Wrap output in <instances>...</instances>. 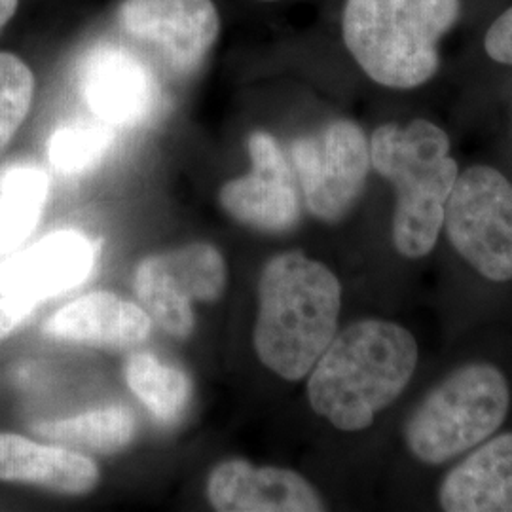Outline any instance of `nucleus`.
I'll return each instance as SVG.
<instances>
[{"instance_id": "23", "label": "nucleus", "mask_w": 512, "mask_h": 512, "mask_svg": "<svg viewBox=\"0 0 512 512\" xmlns=\"http://www.w3.org/2000/svg\"><path fill=\"white\" fill-rule=\"evenodd\" d=\"M37 304L0 294V340L10 336L33 313Z\"/></svg>"}, {"instance_id": "6", "label": "nucleus", "mask_w": 512, "mask_h": 512, "mask_svg": "<svg viewBox=\"0 0 512 512\" xmlns=\"http://www.w3.org/2000/svg\"><path fill=\"white\" fill-rule=\"evenodd\" d=\"M448 239L478 274L512 279V184L488 165L458 175L444 205Z\"/></svg>"}, {"instance_id": "16", "label": "nucleus", "mask_w": 512, "mask_h": 512, "mask_svg": "<svg viewBox=\"0 0 512 512\" xmlns=\"http://www.w3.org/2000/svg\"><path fill=\"white\" fill-rule=\"evenodd\" d=\"M439 501L448 512H512V433L461 461L442 482Z\"/></svg>"}, {"instance_id": "18", "label": "nucleus", "mask_w": 512, "mask_h": 512, "mask_svg": "<svg viewBox=\"0 0 512 512\" xmlns=\"http://www.w3.org/2000/svg\"><path fill=\"white\" fill-rule=\"evenodd\" d=\"M129 389L162 423L181 420L192 399V380L179 366L167 365L150 351H137L128 359Z\"/></svg>"}, {"instance_id": "7", "label": "nucleus", "mask_w": 512, "mask_h": 512, "mask_svg": "<svg viewBox=\"0 0 512 512\" xmlns=\"http://www.w3.org/2000/svg\"><path fill=\"white\" fill-rule=\"evenodd\" d=\"M226 285V264L217 247L192 243L145 258L135 272V293L152 323L175 338L196 325L194 302H217Z\"/></svg>"}, {"instance_id": "21", "label": "nucleus", "mask_w": 512, "mask_h": 512, "mask_svg": "<svg viewBox=\"0 0 512 512\" xmlns=\"http://www.w3.org/2000/svg\"><path fill=\"white\" fill-rule=\"evenodd\" d=\"M37 80L16 54L0 52V152L10 145L35 99Z\"/></svg>"}, {"instance_id": "25", "label": "nucleus", "mask_w": 512, "mask_h": 512, "mask_svg": "<svg viewBox=\"0 0 512 512\" xmlns=\"http://www.w3.org/2000/svg\"><path fill=\"white\" fill-rule=\"evenodd\" d=\"M260 2H277V0H260Z\"/></svg>"}, {"instance_id": "3", "label": "nucleus", "mask_w": 512, "mask_h": 512, "mask_svg": "<svg viewBox=\"0 0 512 512\" xmlns=\"http://www.w3.org/2000/svg\"><path fill=\"white\" fill-rule=\"evenodd\" d=\"M458 14L459 0H348L342 35L374 82L410 90L437 73L440 38Z\"/></svg>"}, {"instance_id": "22", "label": "nucleus", "mask_w": 512, "mask_h": 512, "mask_svg": "<svg viewBox=\"0 0 512 512\" xmlns=\"http://www.w3.org/2000/svg\"><path fill=\"white\" fill-rule=\"evenodd\" d=\"M488 55L503 65H512V8L495 19L484 40Z\"/></svg>"}, {"instance_id": "19", "label": "nucleus", "mask_w": 512, "mask_h": 512, "mask_svg": "<svg viewBox=\"0 0 512 512\" xmlns=\"http://www.w3.org/2000/svg\"><path fill=\"white\" fill-rule=\"evenodd\" d=\"M35 431L54 442L99 454H114L128 448L135 439L137 420L126 406H107L74 418L42 421Z\"/></svg>"}, {"instance_id": "10", "label": "nucleus", "mask_w": 512, "mask_h": 512, "mask_svg": "<svg viewBox=\"0 0 512 512\" xmlns=\"http://www.w3.org/2000/svg\"><path fill=\"white\" fill-rule=\"evenodd\" d=\"M78 86L93 116L114 129L145 126L160 109V84L143 57L101 42L82 57Z\"/></svg>"}, {"instance_id": "14", "label": "nucleus", "mask_w": 512, "mask_h": 512, "mask_svg": "<svg viewBox=\"0 0 512 512\" xmlns=\"http://www.w3.org/2000/svg\"><path fill=\"white\" fill-rule=\"evenodd\" d=\"M44 332L55 340L93 348L129 349L147 340L152 319L141 306L101 291L84 294L55 311Z\"/></svg>"}, {"instance_id": "24", "label": "nucleus", "mask_w": 512, "mask_h": 512, "mask_svg": "<svg viewBox=\"0 0 512 512\" xmlns=\"http://www.w3.org/2000/svg\"><path fill=\"white\" fill-rule=\"evenodd\" d=\"M19 0H0V33L18 12Z\"/></svg>"}, {"instance_id": "15", "label": "nucleus", "mask_w": 512, "mask_h": 512, "mask_svg": "<svg viewBox=\"0 0 512 512\" xmlns=\"http://www.w3.org/2000/svg\"><path fill=\"white\" fill-rule=\"evenodd\" d=\"M0 480L35 484L59 494L84 495L99 484V467L71 448L0 433Z\"/></svg>"}, {"instance_id": "5", "label": "nucleus", "mask_w": 512, "mask_h": 512, "mask_svg": "<svg viewBox=\"0 0 512 512\" xmlns=\"http://www.w3.org/2000/svg\"><path fill=\"white\" fill-rule=\"evenodd\" d=\"M511 389L499 368L467 365L435 387L408 421L404 437L416 458L439 465L494 435L507 418Z\"/></svg>"}, {"instance_id": "12", "label": "nucleus", "mask_w": 512, "mask_h": 512, "mask_svg": "<svg viewBox=\"0 0 512 512\" xmlns=\"http://www.w3.org/2000/svg\"><path fill=\"white\" fill-rule=\"evenodd\" d=\"M97 243L76 230H57L0 262V294L40 304L92 274Z\"/></svg>"}, {"instance_id": "17", "label": "nucleus", "mask_w": 512, "mask_h": 512, "mask_svg": "<svg viewBox=\"0 0 512 512\" xmlns=\"http://www.w3.org/2000/svg\"><path fill=\"white\" fill-rule=\"evenodd\" d=\"M50 194L48 173L35 164L0 167V258L37 228Z\"/></svg>"}, {"instance_id": "4", "label": "nucleus", "mask_w": 512, "mask_h": 512, "mask_svg": "<svg viewBox=\"0 0 512 512\" xmlns=\"http://www.w3.org/2000/svg\"><path fill=\"white\" fill-rule=\"evenodd\" d=\"M370 162L397 190L393 213L397 251L406 258L429 255L459 175L448 135L427 120H414L406 128L385 124L370 139Z\"/></svg>"}, {"instance_id": "11", "label": "nucleus", "mask_w": 512, "mask_h": 512, "mask_svg": "<svg viewBox=\"0 0 512 512\" xmlns=\"http://www.w3.org/2000/svg\"><path fill=\"white\" fill-rule=\"evenodd\" d=\"M251 171L222 186L220 205L234 219L264 232H287L300 219V202L291 165L274 137L251 133Z\"/></svg>"}, {"instance_id": "20", "label": "nucleus", "mask_w": 512, "mask_h": 512, "mask_svg": "<svg viewBox=\"0 0 512 512\" xmlns=\"http://www.w3.org/2000/svg\"><path fill=\"white\" fill-rule=\"evenodd\" d=\"M114 145V128L103 122H74L55 129L48 141V158L61 175L90 173Z\"/></svg>"}, {"instance_id": "1", "label": "nucleus", "mask_w": 512, "mask_h": 512, "mask_svg": "<svg viewBox=\"0 0 512 512\" xmlns=\"http://www.w3.org/2000/svg\"><path fill=\"white\" fill-rule=\"evenodd\" d=\"M418 342L384 319L353 323L334 336L308 382L311 408L336 429L363 431L395 403L414 376Z\"/></svg>"}, {"instance_id": "13", "label": "nucleus", "mask_w": 512, "mask_h": 512, "mask_svg": "<svg viewBox=\"0 0 512 512\" xmlns=\"http://www.w3.org/2000/svg\"><path fill=\"white\" fill-rule=\"evenodd\" d=\"M207 499L222 512H315L323 501L304 476L243 459L217 465L207 480Z\"/></svg>"}, {"instance_id": "8", "label": "nucleus", "mask_w": 512, "mask_h": 512, "mask_svg": "<svg viewBox=\"0 0 512 512\" xmlns=\"http://www.w3.org/2000/svg\"><path fill=\"white\" fill-rule=\"evenodd\" d=\"M293 164L311 213L338 222L351 211L370 171V141L355 122L334 120L325 128L296 139Z\"/></svg>"}, {"instance_id": "2", "label": "nucleus", "mask_w": 512, "mask_h": 512, "mask_svg": "<svg viewBox=\"0 0 512 512\" xmlns=\"http://www.w3.org/2000/svg\"><path fill=\"white\" fill-rule=\"evenodd\" d=\"M258 298V359L285 380H302L336 336L342 308L338 277L298 251L283 253L264 266Z\"/></svg>"}, {"instance_id": "9", "label": "nucleus", "mask_w": 512, "mask_h": 512, "mask_svg": "<svg viewBox=\"0 0 512 512\" xmlns=\"http://www.w3.org/2000/svg\"><path fill=\"white\" fill-rule=\"evenodd\" d=\"M120 29L177 76L196 73L215 48L220 16L213 0H124Z\"/></svg>"}]
</instances>
